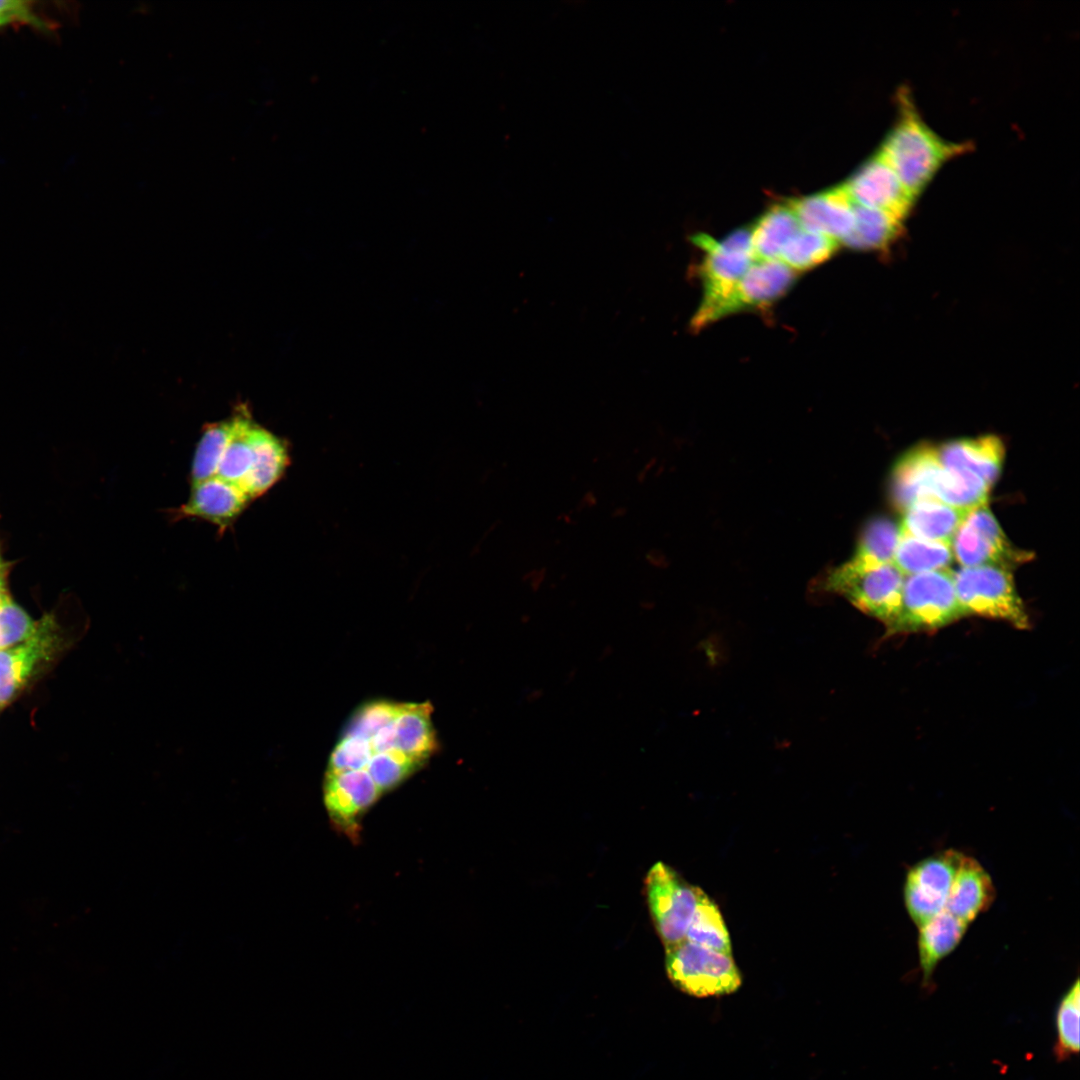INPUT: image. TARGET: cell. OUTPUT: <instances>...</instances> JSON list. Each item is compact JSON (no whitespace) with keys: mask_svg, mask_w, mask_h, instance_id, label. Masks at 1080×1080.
I'll use <instances>...</instances> for the list:
<instances>
[{"mask_svg":"<svg viewBox=\"0 0 1080 1080\" xmlns=\"http://www.w3.org/2000/svg\"><path fill=\"white\" fill-rule=\"evenodd\" d=\"M896 122L878 151L916 200L943 165L969 144L945 140L922 119L909 93H897Z\"/></svg>","mask_w":1080,"mask_h":1080,"instance_id":"1","label":"cell"},{"mask_svg":"<svg viewBox=\"0 0 1080 1080\" xmlns=\"http://www.w3.org/2000/svg\"><path fill=\"white\" fill-rule=\"evenodd\" d=\"M966 616L955 591L952 570L905 576L901 607L887 635L929 632Z\"/></svg>","mask_w":1080,"mask_h":1080,"instance_id":"2","label":"cell"},{"mask_svg":"<svg viewBox=\"0 0 1080 1080\" xmlns=\"http://www.w3.org/2000/svg\"><path fill=\"white\" fill-rule=\"evenodd\" d=\"M691 241L705 253L700 269L703 299L690 323L697 331L706 326L710 313L730 294L754 259L751 230L747 228L731 232L720 241L703 233L692 236Z\"/></svg>","mask_w":1080,"mask_h":1080,"instance_id":"3","label":"cell"},{"mask_svg":"<svg viewBox=\"0 0 1080 1080\" xmlns=\"http://www.w3.org/2000/svg\"><path fill=\"white\" fill-rule=\"evenodd\" d=\"M904 579L893 563L856 568L846 562L827 574L822 588L841 595L888 630L900 611Z\"/></svg>","mask_w":1080,"mask_h":1080,"instance_id":"4","label":"cell"},{"mask_svg":"<svg viewBox=\"0 0 1080 1080\" xmlns=\"http://www.w3.org/2000/svg\"><path fill=\"white\" fill-rule=\"evenodd\" d=\"M957 598L966 616L998 619L1025 630L1029 615L1017 593L1011 570L997 566L960 567L952 571Z\"/></svg>","mask_w":1080,"mask_h":1080,"instance_id":"5","label":"cell"},{"mask_svg":"<svg viewBox=\"0 0 1080 1080\" xmlns=\"http://www.w3.org/2000/svg\"><path fill=\"white\" fill-rule=\"evenodd\" d=\"M666 971L682 992L695 997L735 992L742 977L732 955L720 953L686 939L665 947Z\"/></svg>","mask_w":1080,"mask_h":1080,"instance_id":"6","label":"cell"},{"mask_svg":"<svg viewBox=\"0 0 1080 1080\" xmlns=\"http://www.w3.org/2000/svg\"><path fill=\"white\" fill-rule=\"evenodd\" d=\"M951 547L954 560L961 567L997 566L1011 570L1032 557L1010 543L987 503L968 511Z\"/></svg>","mask_w":1080,"mask_h":1080,"instance_id":"7","label":"cell"},{"mask_svg":"<svg viewBox=\"0 0 1080 1080\" xmlns=\"http://www.w3.org/2000/svg\"><path fill=\"white\" fill-rule=\"evenodd\" d=\"M645 890L655 928L664 946L685 939L702 889L689 884L667 864L657 862L647 873Z\"/></svg>","mask_w":1080,"mask_h":1080,"instance_id":"8","label":"cell"},{"mask_svg":"<svg viewBox=\"0 0 1080 1080\" xmlns=\"http://www.w3.org/2000/svg\"><path fill=\"white\" fill-rule=\"evenodd\" d=\"M956 485L957 475L943 466L938 449L930 445L909 450L892 471V497L901 510L923 499L948 503Z\"/></svg>","mask_w":1080,"mask_h":1080,"instance_id":"9","label":"cell"},{"mask_svg":"<svg viewBox=\"0 0 1080 1080\" xmlns=\"http://www.w3.org/2000/svg\"><path fill=\"white\" fill-rule=\"evenodd\" d=\"M963 853L947 849L925 857L907 871L903 886L906 911L920 927L946 905Z\"/></svg>","mask_w":1080,"mask_h":1080,"instance_id":"10","label":"cell"},{"mask_svg":"<svg viewBox=\"0 0 1080 1080\" xmlns=\"http://www.w3.org/2000/svg\"><path fill=\"white\" fill-rule=\"evenodd\" d=\"M795 279L796 272L779 260L754 261L730 294L710 313L706 325L736 312L773 303Z\"/></svg>","mask_w":1080,"mask_h":1080,"instance_id":"11","label":"cell"},{"mask_svg":"<svg viewBox=\"0 0 1080 1080\" xmlns=\"http://www.w3.org/2000/svg\"><path fill=\"white\" fill-rule=\"evenodd\" d=\"M842 186L853 203L885 211L902 220L915 201L879 152Z\"/></svg>","mask_w":1080,"mask_h":1080,"instance_id":"12","label":"cell"},{"mask_svg":"<svg viewBox=\"0 0 1080 1080\" xmlns=\"http://www.w3.org/2000/svg\"><path fill=\"white\" fill-rule=\"evenodd\" d=\"M381 795L382 792L363 769L327 771L324 802L328 815L337 829L350 837L358 834L360 817Z\"/></svg>","mask_w":1080,"mask_h":1080,"instance_id":"13","label":"cell"},{"mask_svg":"<svg viewBox=\"0 0 1080 1080\" xmlns=\"http://www.w3.org/2000/svg\"><path fill=\"white\" fill-rule=\"evenodd\" d=\"M55 648L54 623L45 617L29 640L0 650V707L15 698L40 665L52 656Z\"/></svg>","mask_w":1080,"mask_h":1080,"instance_id":"14","label":"cell"},{"mask_svg":"<svg viewBox=\"0 0 1080 1080\" xmlns=\"http://www.w3.org/2000/svg\"><path fill=\"white\" fill-rule=\"evenodd\" d=\"M250 501L242 489L214 476L192 484L189 499L174 512L175 519L200 518L225 532Z\"/></svg>","mask_w":1080,"mask_h":1080,"instance_id":"15","label":"cell"},{"mask_svg":"<svg viewBox=\"0 0 1080 1080\" xmlns=\"http://www.w3.org/2000/svg\"><path fill=\"white\" fill-rule=\"evenodd\" d=\"M788 202L804 230L838 243H842L854 226L853 202L842 185Z\"/></svg>","mask_w":1080,"mask_h":1080,"instance_id":"16","label":"cell"},{"mask_svg":"<svg viewBox=\"0 0 1080 1080\" xmlns=\"http://www.w3.org/2000/svg\"><path fill=\"white\" fill-rule=\"evenodd\" d=\"M937 449L944 467L978 478L990 488L1004 458L1003 443L994 435L951 441Z\"/></svg>","mask_w":1080,"mask_h":1080,"instance_id":"17","label":"cell"},{"mask_svg":"<svg viewBox=\"0 0 1080 1080\" xmlns=\"http://www.w3.org/2000/svg\"><path fill=\"white\" fill-rule=\"evenodd\" d=\"M995 898L990 874L978 860L963 854L944 909L970 925L990 908Z\"/></svg>","mask_w":1080,"mask_h":1080,"instance_id":"18","label":"cell"},{"mask_svg":"<svg viewBox=\"0 0 1080 1080\" xmlns=\"http://www.w3.org/2000/svg\"><path fill=\"white\" fill-rule=\"evenodd\" d=\"M251 441L253 463L244 492L253 500L270 490L285 474L290 464L286 440L255 423Z\"/></svg>","mask_w":1080,"mask_h":1080,"instance_id":"19","label":"cell"},{"mask_svg":"<svg viewBox=\"0 0 1080 1080\" xmlns=\"http://www.w3.org/2000/svg\"><path fill=\"white\" fill-rule=\"evenodd\" d=\"M968 927V923L945 909L918 927V960L923 987L932 985L938 964L956 949Z\"/></svg>","mask_w":1080,"mask_h":1080,"instance_id":"20","label":"cell"},{"mask_svg":"<svg viewBox=\"0 0 1080 1080\" xmlns=\"http://www.w3.org/2000/svg\"><path fill=\"white\" fill-rule=\"evenodd\" d=\"M969 510L938 499H923L903 510L900 532L924 540L951 544Z\"/></svg>","mask_w":1080,"mask_h":1080,"instance_id":"21","label":"cell"},{"mask_svg":"<svg viewBox=\"0 0 1080 1080\" xmlns=\"http://www.w3.org/2000/svg\"><path fill=\"white\" fill-rule=\"evenodd\" d=\"M429 703H400L395 718L397 749L423 765L437 749Z\"/></svg>","mask_w":1080,"mask_h":1080,"instance_id":"22","label":"cell"},{"mask_svg":"<svg viewBox=\"0 0 1080 1080\" xmlns=\"http://www.w3.org/2000/svg\"><path fill=\"white\" fill-rule=\"evenodd\" d=\"M802 229L789 202L770 207L751 229L754 261L779 260L786 244Z\"/></svg>","mask_w":1080,"mask_h":1080,"instance_id":"23","label":"cell"},{"mask_svg":"<svg viewBox=\"0 0 1080 1080\" xmlns=\"http://www.w3.org/2000/svg\"><path fill=\"white\" fill-rule=\"evenodd\" d=\"M231 419V435L216 476L243 490L253 463L251 433L255 422L248 408L242 406Z\"/></svg>","mask_w":1080,"mask_h":1080,"instance_id":"24","label":"cell"},{"mask_svg":"<svg viewBox=\"0 0 1080 1080\" xmlns=\"http://www.w3.org/2000/svg\"><path fill=\"white\" fill-rule=\"evenodd\" d=\"M954 560L950 543L900 535L893 565L904 575L949 569Z\"/></svg>","mask_w":1080,"mask_h":1080,"instance_id":"25","label":"cell"},{"mask_svg":"<svg viewBox=\"0 0 1080 1080\" xmlns=\"http://www.w3.org/2000/svg\"><path fill=\"white\" fill-rule=\"evenodd\" d=\"M855 222L849 235L842 241L853 249H881L894 240L900 231L902 219L882 210L853 203Z\"/></svg>","mask_w":1080,"mask_h":1080,"instance_id":"26","label":"cell"},{"mask_svg":"<svg viewBox=\"0 0 1080 1080\" xmlns=\"http://www.w3.org/2000/svg\"><path fill=\"white\" fill-rule=\"evenodd\" d=\"M900 535L899 525L887 518L871 521L858 542L855 554L847 563L856 568L892 563Z\"/></svg>","mask_w":1080,"mask_h":1080,"instance_id":"27","label":"cell"},{"mask_svg":"<svg viewBox=\"0 0 1080 1080\" xmlns=\"http://www.w3.org/2000/svg\"><path fill=\"white\" fill-rule=\"evenodd\" d=\"M685 939L702 947L732 955L729 932L717 905L702 890Z\"/></svg>","mask_w":1080,"mask_h":1080,"instance_id":"28","label":"cell"},{"mask_svg":"<svg viewBox=\"0 0 1080 1080\" xmlns=\"http://www.w3.org/2000/svg\"><path fill=\"white\" fill-rule=\"evenodd\" d=\"M1053 1054L1058 1063L1076 1056L1080 1048V982L1076 978L1060 998L1054 1016Z\"/></svg>","mask_w":1080,"mask_h":1080,"instance_id":"29","label":"cell"},{"mask_svg":"<svg viewBox=\"0 0 1080 1080\" xmlns=\"http://www.w3.org/2000/svg\"><path fill=\"white\" fill-rule=\"evenodd\" d=\"M231 429V417L205 426L194 452L191 468L192 484L216 476L229 442Z\"/></svg>","mask_w":1080,"mask_h":1080,"instance_id":"30","label":"cell"},{"mask_svg":"<svg viewBox=\"0 0 1080 1080\" xmlns=\"http://www.w3.org/2000/svg\"><path fill=\"white\" fill-rule=\"evenodd\" d=\"M838 246L836 240L802 228L786 244L779 261L794 272L805 271L830 258Z\"/></svg>","mask_w":1080,"mask_h":1080,"instance_id":"31","label":"cell"},{"mask_svg":"<svg viewBox=\"0 0 1080 1080\" xmlns=\"http://www.w3.org/2000/svg\"><path fill=\"white\" fill-rule=\"evenodd\" d=\"M420 767L421 764L396 751L371 756L363 770L383 794L397 787Z\"/></svg>","mask_w":1080,"mask_h":1080,"instance_id":"32","label":"cell"},{"mask_svg":"<svg viewBox=\"0 0 1080 1080\" xmlns=\"http://www.w3.org/2000/svg\"><path fill=\"white\" fill-rule=\"evenodd\" d=\"M38 623L8 596L3 598L0 602V650L29 640L37 631Z\"/></svg>","mask_w":1080,"mask_h":1080,"instance_id":"33","label":"cell"},{"mask_svg":"<svg viewBox=\"0 0 1080 1080\" xmlns=\"http://www.w3.org/2000/svg\"><path fill=\"white\" fill-rule=\"evenodd\" d=\"M13 25L29 26L49 32L53 24L47 21L31 1L0 0V32Z\"/></svg>","mask_w":1080,"mask_h":1080,"instance_id":"34","label":"cell"},{"mask_svg":"<svg viewBox=\"0 0 1080 1080\" xmlns=\"http://www.w3.org/2000/svg\"><path fill=\"white\" fill-rule=\"evenodd\" d=\"M542 694H543V691H542L541 689H536V690H533V691H532V692H531V693H530V694H529V695L527 696V701H528V702H530V703H532V702H534V701L538 700V699H539V698H540V697L542 696Z\"/></svg>","mask_w":1080,"mask_h":1080,"instance_id":"35","label":"cell"},{"mask_svg":"<svg viewBox=\"0 0 1080 1080\" xmlns=\"http://www.w3.org/2000/svg\"><path fill=\"white\" fill-rule=\"evenodd\" d=\"M612 652H613V648L611 646H606L602 651L600 660H603L604 658L609 657Z\"/></svg>","mask_w":1080,"mask_h":1080,"instance_id":"36","label":"cell"},{"mask_svg":"<svg viewBox=\"0 0 1080 1080\" xmlns=\"http://www.w3.org/2000/svg\"><path fill=\"white\" fill-rule=\"evenodd\" d=\"M7 596L4 586V580H0V602Z\"/></svg>","mask_w":1080,"mask_h":1080,"instance_id":"37","label":"cell"},{"mask_svg":"<svg viewBox=\"0 0 1080 1080\" xmlns=\"http://www.w3.org/2000/svg\"><path fill=\"white\" fill-rule=\"evenodd\" d=\"M0 580H4V568L0 557Z\"/></svg>","mask_w":1080,"mask_h":1080,"instance_id":"38","label":"cell"},{"mask_svg":"<svg viewBox=\"0 0 1080 1080\" xmlns=\"http://www.w3.org/2000/svg\"><path fill=\"white\" fill-rule=\"evenodd\" d=\"M575 675H576V670H575V669H573V670H571L570 672H568V679H569V681H570V680H572V679H573V678L575 677Z\"/></svg>","mask_w":1080,"mask_h":1080,"instance_id":"39","label":"cell"}]
</instances>
